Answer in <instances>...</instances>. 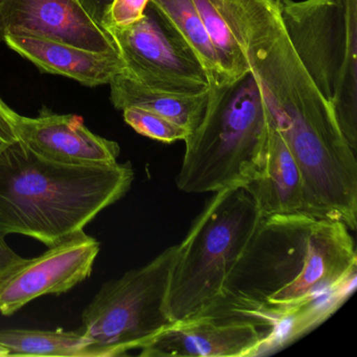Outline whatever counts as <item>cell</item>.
Returning <instances> with one entry per match:
<instances>
[{"label":"cell","instance_id":"6da1fadb","mask_svg":"<svg viewBox=\"0 0 357 357\" xmlns=\"http://www.w3.org/2000/svg\"><path fill=\"white\" fill-rule=\"evenodd\" d=\"M350 231L340 221L302 213L262 218L225 296L202 315L242 317L264 328L258 356L284 348L354 292L357 254Z\"/></svg>","mask_w":357,"mask_h":357},{"label":"cell","instance_id":"7a4b0ae2","mask_svg":"<svg viewBox=\"0 0 357 357\" xmlns=\"http://www.w3.org/2000/svg\"><path fill=\"white\" fill-rule=\"evenodd\" d=\"M133 181L130 162L68 166L17 142L0 152V234L28 236L49 248L83 231Z\"/></svg>","mask_w":357,"mask_h":357},{"label":"cell","instance_id":"3957f363","mask_svg":"<svg viewBox=\"0 0 357 357\" xmlns=\"http://www.w3.org/2000/svg\"><path fill=\"white\" fill-rule=\"evenodd\" d=\"M273 116L252 73L210 89L208 106L185 139L179 191L202 194L248 185L262 172Z\"/></svg>","mask_w":357,"mask_h":357},{"label":"cell","instance_id":"277c9868","mask_svg":"<svg viewBox=\"0 0 357 357\" xmlns=\"http://www.w3.org/2000/svg\"><path fill=\"white\" fill-rule=\"evenodd\" d=\"M262 218L242 185L220 190L208 200L177 244L167 298L173 321L206 314L220 302L227 280Z\"/></svg>","mask_w":357,"mask_h":357},{"label":"cell","instance_id":"5b68a950","mask_svg":"<svg viewBox=\"0 0 357 357\" xmlns=\"http://www.w3.org/2000/svg\"><path fill=\"white\" fill-rule=\"evenodd\" d=\"M288 37L357 149V0H280Z\"/></svg>","mask_w":357,"mask_h":357},{"label":"cell","instance_id":"8992f818","mask_svg":"<svg viewBox=\"0 0 357 357\" xmlns=\"http://www.w3.org/2000/svg\"><path fill=\"white\" fill-rule=\"evenodd\" d=\"M177 245L106 282L82 312L80 330L108 357L143 348L174 321L167 310Z\"/></svg>","mask_w":357,"mask_h":357},{"label":"cell","instance_id":"52a82bcc","mask_svg":"<svg viewBox=\"0 0 357 357\" xmlns=\"http://www.w3.org/2000/svg\"><path fill=\"white\" fill-rule=\"evenodd\" d=\"M124 61V74L141 84L181 95L210 91L204 66L185 41L148 3L135 24L108 29Z\"/></svg>","mask_w":357,"mask_h":357},{"label":"cell","instance_id":"ba28073f","mask_svg":"<svg viewBox=\"0 0 357 357\" xmlns=\"http://www.w3.org/2000/svg\"><path fill=\"white\" fill-rule=\"evenodd\" d=\"M99 252L100 242L83 229L9 265L0 271V313L10 317L40 296L68 292L91 277Z\"/></svg>","mask_w":357,"mask_h":357},{"label":"cell","instance_id":"9c48e42d","mask_svg":"<svg viewBox=\"0 0 357 357\" xmlns=\"http://www.w3.org/2000/svg\"><path fill=\"white\" fill-rule=\"evenodd\" d=\"M267 331L242 317L199 315L174 321L141 348L143 357L257 356Z\"/></svg>","mask_w":357,"mask_h":357},{"label":"cell","instance_id":"30bf717a","mask_svg":"<svg viewBox=\"0 0 357 357\" xmlns=\"http://www.w3.org/2000/svg\"><path fill=\"white\" fill-rule=\"evenodd\" d=\"M18 142L38 158L68 166H100L118 162L116 142L91 132L76 114L43 109L37 118L18 116Z\"/></svg>","mask_w":357,"mask_h":357},{"label":"cell","instance_id":"8fae6325","mask_svg":"<svg viewBox=\"0 0 357 357\" xmlns=\"http://www.w3.org/2000/svg\"><path fill=\"white\" fill-rule=\"evenodd\" d=\"M0 16L5 34L29 33L93 52L118 50L79 0H0Z\"/></svg>","mask_w":357,"mask_h":357},{"label":"cell","instance_id":"7c38bea8","mask_svg":"<svg viewBox=\"0 0 357 357\" xmlns=\"http://www.w3.org/2000/svg\"><path fill=\"white\" fill-rule=\"evenodd\" d=\"M3 41L40 72L60 75L86 86L109 84L125 68L118 50L89 51L24 32L7 33Z\"/></svg>","mask_w":357,"mask_h":357},{"label":"cell","instance_id":"4fadbf2b","mask_svg":"<svg viewBox=\"0 0 357 357\" xmlns=\"http://www.w3.org/2000/svg\"><path fill=\"white\" fill-rule=\"evenodd\" d=\"M243 187L254 198L263 218L306 213L302 172L273 120L262 172Z\"/></svg>","mask_w":357,"mask_h":357},{"label":"cell","instance_id":"5bb4252c","mask_svg":"<svg viewBox=\"0 0 357 357\" xmlns=\"http://www.w3.org/2000/svg\"><path fill=\"white\" fill-rule=\"evenodd\" d=\"M109 85L110 100L116 109L143 108L173 121L190 132L202 121L210 95V91L200 95H181L152 89L123 72L116 75Z\"/></svg>","mask_w":357,"mask_h":357},{"label":"cell","instance_id":"9a60e30c","mask_svg":"<svg viewBox=\"0 0 357 357\" xmlns=\"http://www.w3.org/2000/svg\"><path fill=\"white\" fill-rule=\"evenodd\" d=\"M149 3L195 54L206 70L210 89L231 83L193 0H150Z\"/></svg>","mask_w":357,"mask_h":357},{"label":"cell","instance_id":"2e32d148","mask_svg":"<svg viewBox=\"0 0 357 357\" xmlns=\"http://www.w3.org/2000/svg\"><path fill=\"white\" fill-rule=\"evenodd\" d=\"M0 346L7 349L9 356L108 357L80 329L0 330Z\"/></svg>","mask_w":357,"mask_h":357},{"label":"cell","instance_id":"e0dca14e","mask_svg":"<svg viewBox=\"0 0 357 357\" xmlns=\"http://www.w3.org/2000/svg\"><path fill=\"white\" fill-rule=\"evenodd\" d=\"M193 1L229 82L248 74L250 70L245 57L220 12L211 0Z\"/></svg>","mask_w":357,"mask_h":357},{"label":"cell","instance_id":"ac0fdd59","mask_svg":"<svg viewBox=\"0 0 357 357\" xmlns=\"http://www.w3.org/2000/svg\"><path fill=\"white\" fill-rule=\"evenodd\" d=\"M123 116L125 122L137 133L162 143L185 142L191 133L173 121L143 108H125Z\"/></svg>","mask_w":357,"mask_h":357},{"label":"cell","instance_id":"d6986e66","mask_svg":"<svg viewBox=\"0 0 357 357\" xmlns=\"http://www.w3.org/2000/svg\"><path fill=\"white\" fill-rule=\"evenodd\" d=\"M149 1L150 0H112L102 26L107 31L108 29L123 28L135 24L143 17Z\"/></svg>","mask_w":357,"mask_h":357},{"label":"cell","instance_id":"ffe728a7","mask_svg":"<svg viewBox=\"0 0 357 357\" xmlns=\"http://www.w3.org/2000/svg\"><path fill=\"white\" fill-rule=\"evenodd\" d=\"M20 114L0 99V152L17 143L16 124Z\"/></svg>","mask_w":357,"mask_h":357},{"label":"cell","instance_id":"44dd1931","mask_svg":"<svg viewBox=\"0 0 357 357\" xmlns=\"http://www.w3.org/2000/svg\"><path fill=\"white\" fill-rule=\"evenodd\" d=\"M83 9L99 24H103L112 0H79Z\"/></svg>","mask_w":357,"mask_h":357},{"label":"cell","instance_id":"7402d4cb","mask_svg":"<svg viewBox=\"0 0 357 357\" xmlns=\"http://www.w3.org/2000/svg\"><path fill=\"white\" fill-rule=\"evenodd\" d=\"M22 257L16 254L5 240V236L0 234V271L7 268L9 265L13 264L16 261L20 260Z\"/></svg>","mask_w":357,"mask_h":357},{"label":"cell","instance_id":"603a6c76","mask_svg":"<svg viewBox=\"0 0 357 357\" xmlns=\"http://www.w3.org/2000/svg\"><path fill=\"white\" fill-rule=\"evenodd\" d=\"M5 39V31H3V22H1V16H0V43Z\"/></svg>","mask_w":357,"mask_h":357},{"label":"cell","instance_id":"cb8c5ba5","mask_svg":"<svg viewBox=\"0 0 357 357\" xmlns=\"http://www.w3.org/2000/svg\"><path fill=\"white\" fill-rule=\"evenodd\" d=\"M9 356V352H8L7 349L3 348V347L0 346V357H8Z\"/></svg>","mask_w":357,"mask_h":357},{"label":"cell","instance_id":"d4e9b609","mask_svg":"<svg viewBox=\"0 0 357 357\" xmlns=\"http://www.w3.org/2000/svg\"><path fill=\"white\" fill-rule=\"evenodd\" d=\"M273 1H275V3H277V5H278V3H280V0H273Z\"/></svg>","mask_w":357,"mask_h":357}]
</instances>
